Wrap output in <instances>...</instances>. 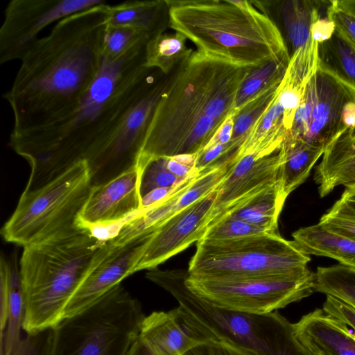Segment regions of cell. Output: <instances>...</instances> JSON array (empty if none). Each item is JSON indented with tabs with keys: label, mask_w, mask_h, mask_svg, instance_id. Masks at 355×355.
<instances>
[{
	"label": "cell",
	"mask_w": 355,
	"mask_h": 355,
	"mask_svg": "<svg viewBox=\"0 0 355 355\" xmlns=\"http://www.w3.org/2000/svg\"><path fill=\"white\" fill-rule=\"evenodd\" d=\"M124 56H103L88 90L72 107L42 123L12 129L9 146L28 162L25 191L39 189L84 161L119 126L151 80L145 67V46Z\"/></svg>",
	"instance_id": "obj_1"
},
{
	"label": "cell",
	"mask_w": 355,
	"mask_h": 355,
	"mask_svg": "<svg viewBox=\"0 0 355 355\" xmlns=\"http://www.w3.org/2000/svg\"><path fill=\"white\" fill-rule=\"evenodd\" d=\"M107 3L58 21L22 58L3 94L12 129L46 121L74 106L95 80L103 59Z\"/></svg>",
	"instance_id": "obj_2"
},
{
	"label": "cell",
	"mask_w": 355,
	"mask_h": 355,
	"mask_svg": "<svg viewBox=\"0 0 355 355\" xmlns=\"http://www.w3.org/2000/svg\"><path fill=\"white\" fill-rule=\"evenodd\" d=\"M252 69L193 51L167 82L137 165L199 153L232 114L239 89Z\"/></svg>",
	"instance_id": "obj_3"
},
{
	"label": "cell",
	"mask_w": 355,
	"mask_h": 355,
	"mask_svg": "<svg viewBox=\"0 0 355 355\" xmlns=\"http://www.w3.org/2000/svg\"><path fill=\"white\" fill-rule=\"evenodd\" d=\"M170 26L198 51L254 68L289 53L277 25L248 1H165Z\"/></svg>",
	"instance_id": "obj_4"
},
{
	"label": "cell",
	"mask_w": 355,
	"mask_h": 355,
	"mask_svg": "<svg viewBox=\"0 0 355 355\" xmlns=\"http://www.w3.org/2000/svg\"><path fill=\"white\" fill-rule=\"evenodd\" d=\"M107 247V240L83 227L24 248L19 264L26 333L53 328L62 320L67 305Z\"/></svg>",
	"instance_id": "obj_5"
},
{
	"label": "cell",
	"mask_w": 355,
	"mask_h": 355,
	"mask_svg": "<svg viewBox=\"0 0 355 355\" xmlns=\"http://www.w3.org/2000/svg\"><path fill=\"white\" fill-rule=\"evenodd\" d=\"M187 270L155 268L146 277L177 300L179 305L171 311L192 338L231 344L259 355H312L295 336L293 324L278 311L254 314L216 307L187 288Z\"/></svg>",
	"instance_id": "obj_6"
},
{
	"label": "cell",
	"mask_w": 355,
	"mask_h": 355,
	"mask_svg": "<svg viewBox=\"0 0 355 355\" xmlns=\"http://www.w3.org/2000/svg\"><path fill=\"white\" fill-rule=\"evenodd\" d=\"M145 318L120 284L53 328L50 355H128Z\"/></svg>",
	"instance_id": "obj_7"
},
{
	"label": "cell",
	"mask_w": 355,
	"mask_h": 355,
	"mask_svg": "<svg viewBox=\"0 0 355 355\" xmlns=\"http://www.w3.org/2000/svg\"><path fill=\"white\" fill-rule=\"evenodd\" d=\"M91 189L88 166L81 161L44 186L24 191L1 228L3 238L25 248L85 227L79 216Z\"/></svg>",
	"instance_id": "obj_8"
},
{
	"label": "cell",
	"mask_w": 355,
	"mask_h": 355,
	"mask_svg": "<svg viewBox=\"0 0 355 355\" xmlns=\"http://www.w3.org/2000/svg\"><path fill=\"white\" fill-rule=\"evenodd\" d=\"M189 263V275L227 279L279 275L308 268L311 256L278 232L225 241L200 239Z\"/></svg>",
	"instance_id": "obj_9"
},
{
	"label": "cell",
	"mask_w": 355,
	"mask_h": 355,
	"mask_svg": "<svg viewBox=\"0 0 355 355\" xmlns=\"http://www.w3.org/2000/svg\"><path fill=\"white\" fill-rule=\"evenodd\" d=\"M315 272L304 270L279 275L200 279L189 275L185 284L197 297L228 311L265 314L311 295Z\"/></svg>",
	"instance_id": "obj_10"
},
{
	"label": "cell",
	"mask_w": 355,
	"mask_h": 355,
	"mask_svg": "<svg viewBox=\"0 0 355 355\" xmlns=\"http://www.w3.org/2000/svg\"><path fill=\"white\" fill-rule=\"evenodd\" d=\"M166 84L155 72L114 132L84 160L92 187L106 183L137 166L148 127Z\"/></svg>",
	"instance_id": "obj_11"
},
{
	"label": "cell",
	"mask_w": 355,
	"mask_h": 355,
	"mask_svg": "<svg viewBox=\"0 0 355 355\" xmlns=\"http://www.w3.org/2000/svg\"><path fill=\"white\" fill-rule=\"evenodd\" d=\"M353 99L354 89L319 66L306 85L287 138L326 148L345 130L342 112Z\"/></svg>",
	"instance_id": "obj_12"
},
{
	"label": "cell",
	"mask_w": 355,
	"mask_h": 355,
	"mask_svg": "<svg viewBox=\"0 0 355 355\" xmlns=\"http://www.w3.org/2000/svg\"><path fill=\"white\" fill-rule=\"evenodd\" d=\"M104 0H12L0 28V63L21 60L45 27Z\"/></svg>",
	"instance_id": "obj_13"
},
{
	"label": "cell",
	"mask_w": 355,
	"mask_h": 355,
	"mask_svg": "<svg viewBox=\"0 0 355 355\" xmlns=\"http://www.w3.org/2000/svg\"><path fill=\"white\" fill-rule=\"evenodd\" d=\"M229 165L227 162L220 166L195 169L162 200L141 209L125 220L116 235L107 241L118 246L141 234L153 232L184 208L215 190L224 180Z\"/></svg>",
	"instance_id": "obj_14"
},
{
	"label": "cell",
	"mask_w": 355,
	"mask_h": 355,
	"mask_svg": "<svg viewBox=\"0 0 355 355\" xmlns=\"http://www.w3.org/2000/svg\"><path fill=\"white\" fill-rule=\"evenodd\" d=\"M217 188L201 197L150 233L135 272L152 270L204 236L215 218Z\"/></svg>",
	"instance_id": "obj_15"
},
{
	"label": "cell",
	"mask_w": 355,
	"mask_h": 355,
	"mask_svg": "<svg viewBox=\"0 0 355 355\" xmlns=\"http://www.w3.org/2000/svg\"><path fill=\"white\" fill-rule=\"evenodd\" d=\"M283 158L282 147L272 153L234 155L224 180L217 187L213 223L275 183Z\"/></svg>",
	"instance_id": "obj_16"
},
{
	"label": "cell",
	"mask_w": 355,
	"mask_h": 355,
	"mask_svg": "<svg viewBox=\"0 0 355 355\" xmlns=\"http://www.w3.org/2000/svg\"><path fill=\"white\" fill-rule=\"evenodd\" d=\"M150 234H141L118 246L108 243L103 256L81 283L66 306L63 318L71 316L97 301L128 276L135 273ZM62 318V319H63Z\"/></svg>",
	"instance_id": "obj_17"
},
{
	"label": "cell",
	"mask_w": 355,
	"mask_h": 355,
	"mask_svg": "<svg viewBox=\"0 0 355 355\" xmlns=\"http://www.w3.org/2000/svg\"><path fill=\"white\" fill-rule=\"evenodd\" d=\"M137 166L116 178L92 187L79 216L81 226L94 229L122 224L141 209Z\"/></svg>",
	"instance_id": "obj_18"
},
{
	"label": "cell",
	"mask_w": 355,
	"mask_h": 355,
	"mask_svg": "<svg viewBox=\"0 0 355 355\" xmlns=\"http://www.w3.org/2000/svg\"><path fill=\"white\" fill-rule=\"evenodd\" d=\"M182 329L172 311L145 316L128 355H183L201 343Z\"/></svg>",
	"instance_id": "obj_19"
},
{
	"label": "cell",
	"mask_w": 355,
	"mask_h": 355,
	"mask_svg": "<svg viewBox=\"0 0 355 355\" xmlns=\"http://www.w3.org/2000/svg\"><path fill=\"white\" fill-rule=\"evenodd\" d=\"M293 327L295 336L312 355H355V335L322 309L304 315Z\"/></svg>",
	"instance_id": "obj_20"
},
{
	"label": "cell",
	"mask_w": 355,
	"mask_h": 355,
	"mask_svg": "<svg viewBox=\"0 0 355 355\" xmlns=\"http://www.w3.org/2000/svg\"><path fill=\"white\" fill-rule=\"evenodd\" d=\"M313 178L321 198L338 186L355 184V128L343 130L329 143Z\"/></svg>",
	"instance_id": "obj_21"
},
{
	"label": "cell",
	"mask_w": 355,
	"mask_h": 355,
	"mask_svg": "<svg viewBox=\"0 0 355 355\" xmlns=\"http://www.w3.org/2000/svg\"><path fill=\"white\" fill-rule=\"evenodd\" d=\"M319 66L318 43L311 37L291 56L284 76L277 89L278 101L284 111V124L289 132L306 85Z\"/></svg>",
	"instance_id": "obj_22"
},
{
	"label": "cell",
	"mask_w": 355,
	"mask_h": 355,
	"mask_svg": "<svg viewBox=\"0 0 355 355\" xmlns=\"http://www.w3.org/2000/svg\"><path fill=\"white\" fill-rule=\"evenodd\" d=\"M0 277L5 280L8 290V321L4 332L0 334V355H6L22 338L21 331L26 313L25 295L15 254L12 258H6L1 254Z\"/></svg>",
	"instance_id": "obj_23"
},
{
	"label": "cell",
	"mask_w": 355,
	"mask_h": 355,
	"mask_svg": "<svg viewBox=\"0 0 355 355\" xmlns=\"http://www.w3.org/2000/svg\"><path fill=\"white\" fill-rule=\"evenodd\" d=\"M293 241L308 254L326 257L355 268V239L334 232L318 223L298 229Z\"/></svg>",
	"instance_id": "obj_24"
},
{
	"label": "cell",
	"mask_w": 355,
	"mask_h": 355,
	"mask_svg": "<svg viewBox=\"0 0 355 355\" xmlns=\"http://www.w3.org/2000/svg\"><path fill=\"white\" fill-rule=\"evenodd\" d=\"M165 1H128L107 7V24L125 26L148 35L162 33Z\"/></svg>",
	"instance_id": "obj_25"
},
{
	"label": "cell",
	"mask_w": 355,
	"mask_h": 355,
	"mask_svg": "<svg viewBox=\"0 0 355 355\" xmlns=\"http://www.w3.org/2000/svg\"><path fill=\"white\" fill-rule=\"evenodd\" d=\"M282 147L284 158L279 169V181L282 192L287 198L306 181L313 166L322 156L325 148L287 138Z\"/></svg>",
	"instance_id": "obj_26"
},
{
	"label": "cell",
	"mask_w": 355,
	"mask_h": 355,
	"mask_svg": "<svg viewBox=\"0 0 355 355\" xmlns=\"http://www.w3.org/2000/svg\"><path fill=\"white\" fill-rule=\"evenodd\" d=\"M286 198L278 180L228 213L269 232H278V219Z\"/></svg>",
	"instance_id": "obj_27"
},
{
	"label": "cell",
	"mask_w": 355,
	"mask_h": 355,
	"mask_svg": "<svg viewBox=\"0 0 355 355\" xmlns=\"http://www.w3.org/2000/svg\"><path fill=\"white\" fill-rule=\"evenodd\" d=\"M322 1L291 0L284 1L280 13L286 35V45L290 57L305 45L311 37V27L320 17Z\"/></svg>",
	"instance_id": "obj_28"
},
{
	"label": "cell",
	"mask_w": 355,
	"mask_h": 355,
	"mask_svg": "<svg viewBox=\"0 0 355 355\" xmlns=\"http://www.w3.org/2000/svg\"><path fill=\"white\" fill-rule=\"evenodd\" d=\"M290 58L289 53H286L276 60L252 68L239 89L232 114L236 116L257 96L278 86L284 76Z\"/></svg>",
	"instance_id": "obj_29"
},
{
	"label": "cell",
	"mask_w": 355,
	"mask_h": 355,
	"mask_svg": "<svg viewBox=\"0 0 355 355\" xmlns=\"http://www.w3.org/2000/svg\"><path fill=\"white\" fill-rule=\"evenodd\" d=\"M320 67L355 91V47L336 30L329 40L318 44Z\"/></svg>",
	"instance_id": "obj_30"
},
{
	"label": "cell",
	"mask_w": 355,
	"mask_h": 355,
	"mask_svg": "<svg viewBox=\"0 0 355 355\" xmlns=\"http://www.w3.org/2000/svg\"><path fill=\"white\" fill-rule=\"evenodd\" d=\"M187 37L176 32L159 33L148 40L145 46L144 65L168 74L177 64L182 63L193 52L186 45Z\"/></svg>",
	"instance_id": "obj_31"
},
{
	"label": "cell",
	"mask_w": 355,
	"mask_h": 355,
	"mask_svg": "<svg viewBox=\"0 0 355 355\" xmlns=\"http://www.w3.org/2000/svg\"><path fill=\"white\" fill-rule=\"evenodd\" d=\"M314 292L333 296L355 308V268L342 263L318 266Z\"/></svg>",
	"instance_id": "obj_32"
},
{
	"label": "cell",
	"mask_w": 355,
	"mask_h": 355,
	"mask_svg": "<svg viewBox=\"0 0 355 355\" xmlns=\"http://www.w3.org/2000/svg\"><path fill=\"white\" fill-rule=\"evenodd\" d=\"M150 39L148 35L129 27L107 26L103 55L111 59L120 58Z\"/></svg>",
	"instance_id": "obj_33"
},
{
	"label": "cell",
	"mask_w": 355,
	"mask_h": 355,
	"mask_svg": "<svg viewBox=\"0 0 355 355\" xmlns=\"http://www.w3.org/2000/svg\"><path fill=\"white\" fill-rule=\"evenodd\" d=\"M266 232H269L261 227L251 225L228 213L223 215L214 222L207 228L201 239L225 241Z\"/></svg>",
	"instance_id": "obj_34"
},
{
	"label": "cell",
	"mask_w": 355,
	"mask_h": 355,
	"mask_svg": "<svg viewBox=\"0 0 355 355\" xmlns=\"http://www.w3.org/2000/svg\"><path fill=\"white\" fill-rule=\"evenodd\" d=\"M137 166L140 171L141 199L155 189L174 187L184 180L173 175L166 168L164 157L149 159Z\"/></svg>",
	"instance_id": "obj_35"
},
{
	"label": "cell",
	"mask_w": 355,
	"mask_h": 355,
	"mask_svg": "<svg viewBox=\"0 0 355 355\" xmlns=\"http://www.w3.org/2000/svg\"><path fill=\"white\" fill-rule=\"evenodd\" d=\"M278 86L272 87L261 94L239 112L234 117L232 139L243 141V137L248 130L268 107L274 98Z\"/></svg>",
	"instance_id": "obj_36"
},
{
	"label": "cell",
	"mask_w": 355,
	"mask_h": 355,
	"mask_svg": "<svg viewBox=\"0 0 355 355\" xmlns=\"http://www.w3.org/2000/svg\"><path fill=\"white\" fill-rule=\"evenodd\" d=\"M53 328L22 336L13 350L6 355H50Z\"/></svg>",
	"instance_id": "obj_37"
},
{
	"label": "cell",
	"mask_w": 355,
	"mask_h": 355,
	"mask_svg": "<svg viewBox=\"0 0 355 355\" xmlns=\"http://www.w3.org/2000/svg\"><path fill=\"white\" fill-rule=\"evenodd\" d=\"M326 17L334 23L336 30L355 47V17L340 8L336 1L328 2Z\"/></svg>",
	"instance_id": "obj_38"
},
{
	"label": "cell",
	"mask_w": 355,
	"mask_h": 355,
	"mask_svg": "<svg viewBox=\"0 0 355 355\" xmlns=\"http://www.w3.org/2000/svg\"><path fill=\"white\" fill-rule=\"evenodd\" d=\"M183 355H259L245 348L220 342L201 343Z\"/></svg>",
	"instance_id": "obj_39"
},
{
	"label": "cell",
	"mask_w": 355,
	"mask_h": 355,
	"mask_svg": "<svg viewBox=\"0 0 355 355\" xmlns=\"http://www.w3.org/2000/svg\"><path fill=\"white\" fill-rule=\"evenodd\" d=\"M322 310L355 330V308L331 295H326Z\"/></svg>",
	"instance_id": "obj_40"
},
{
	"label": "cell",
	"mask_w": 355,
	"mask_h": 355,
	"mask_svg": "<svg viewBox=\"0 0 355 355\" xmlns=\"http://www.w3.org/2000/svg\"><path fill=\"white\" fill-rule=\"evenodd\" d=\"M197 154L164 157L166 168L177 177L184 179L195 171Z\"/></svg>",
	"instance_id": "obj_41"
},
{
	"label": "cell",
	"mask_w": 355,
	"mask_h": 355,
	"mask_svg": "<svg viewBox=\"0 0 355 355\" xmlns=\"http://www.w3.org/2000/svg\"><path fill=\"white\" fill-rule=\"evenodd\" d=\"M318 223L334 232L355 239V219L326 212Z\"/></svg>",
	"instance_id": "obj_42"
},
{
	"label": "cell",
	"mask_w": 355,
	"mask_h": 355,
	"mask_svg": "<svg viewBox=\"0 0 355 355\" xmlns=\"http://www.w3.org/2000/svg\"><path fill=\"white\" fill-rule=\"evenodd\" d=\"M327 213L355 219V192H349L345 190L340 198Z\"/></svg>",
	"instance_id": "obj_43"
},
{
	"label": "cell",
	"mask_w": 355,
	"mask_h": 355,
	"mask_svg": "<svg viewBox=\"0 0 355 355\" xmlns=\"http://www.w3.org/2000/svg\"><path fill=\"white\" fill-rule=\"evenodd\" d=\"M336 32L334 23L327 17H320L311 27V37L318 44L329 40Z\"/></svg>",
	"instance_id": "obj_44"
},
{
	"label": "cell",
	"mask_w": 355,
	"mask_h": 355,
	"mask_svg": "<svg viewBox=\"0 0 355 355\" xmlns=\"http://www.w3.org/2000/svg\"><path fill=\"white\" fill-rule=\"evenodd\" d=\"M234 117L235 115L233 114L230 115L202 149H207L229 143L233 135Z\"/></svg>",
	"instance_id": "obj_45"
},
{
	"label": "cell",
	"mask_w": 355,
	"mask_h": 355,
	"mask_svg": "<svg viewBox=\"0 0 355 355\" xmlns=\"http://www.w3.org/2000/svg\"><path fill=\"white\" fill-rule=\"evenodd\" d=\"M175 187L157 188L141 197V209L148 207L162 200L173 191Z\"/></svg>",
	"instance_id": "obj_46"
},
{
	"label": "cell",
	"mask_w": 355,
	"mask_h": 355,
	"mask_svg": "<svg viewBox=\"0 0 355 355\" xmlns=\"http://www.w3.org/2000/svg\"><path fill=\"white\" fill-rule=\"evenodd\" d=\"M341 121L344 129L355 128V99L345 103L342 112Z\"/></svg>",
	"instance_id": "obj_47"
},
{
	"label": "cell",
	"mask_w": 355,
	"mask_h": 355,
	"mask_svg": "<svg viewBox=\"0 0 355 355\" xmlns=\"http://www.w3.org/2000/svg\"><path fill=\"white\" fill-rule=\"evenodd\" d=\"M336 5L355 17V0H337Z\"/></svg>",
	"instance_id": "obj_48"
},
{
	"label": "cell",
	"mask_w": 355,
	"mask_h": 355,
	"mask_svg": "<svg viewBox=\"0 0 355 355\" xmlns=\"http://www.w3.org/2000/svg\"><path fill=\"white\" fill-rule=\"evenodd\" d=\"M345 190L349 192H355V184L346 187Z\"/></svg>",
	"instance_id": "obj_49"
}]
</instances>
